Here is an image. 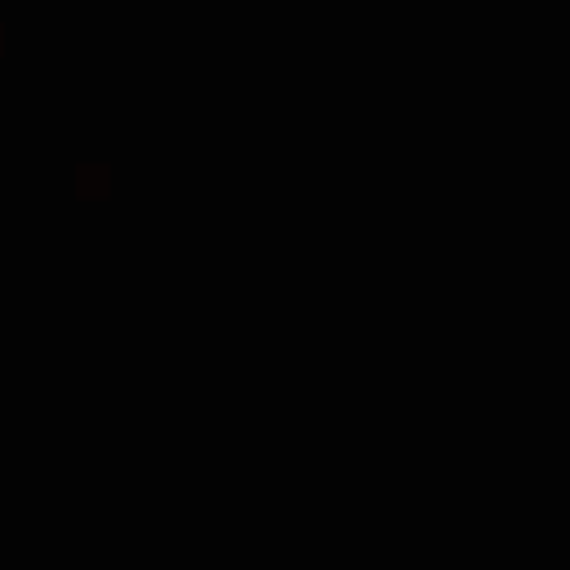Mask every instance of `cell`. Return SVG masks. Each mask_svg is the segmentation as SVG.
I'll list each match as a JSON object with an SVG mask.
<instances>
[{"instance_id":"cell-1","label":"cell","mask_w":570,"mask_h":570,"mask_svg":"<svg viewBox=\"0 0 570 570\" xmlns=\"http://www.w3.org/2000/svg\"><path fill=\"white\" fill-rule=\"evenodd\" d=\"M107 192H111V174H107L103 165H80V170H76V196L98 201V196H107Z\"/></svg>"}]
</instances>
